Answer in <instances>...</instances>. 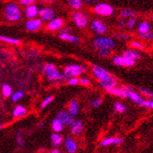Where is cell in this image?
Returning a JSON list of instances; mask_svg holds the SVG:
<instances>
[{
    "label": "cell",
    "mask_w": 153,
    "mask_h": 153,
    "mask_svg": "<svg viewBox=\"0 0 153 153\" xmlns=\"http://www.w3.org/2000/svg\"><path fill=\"white\" fill-rule=\"evenodd\" d=\"M0 41H3V42L13 44V45H19L21 43V41L19 39L10 38V37H7V36H0Z\"/></svg>",
    "instance_id": "cell-30"
},
{
    "label": "cell",
    "mask_w": 153,
    "mask_h": 153,
    "mask_svg": "<svg viewBox=\"0 0 153 153\" xmlns=\"http://www.w3.org/2000/svg\"><path fill=\"white\" fill-rule=\"evenodd\" d=\"M122 55H123V56H125V57H127L129 60L134 61V62H137L138 60H140V58H141L140 52H138L137 51H135V50H133L131 48L130 49H127L126 51H124Z\"/></svg>",
    "instance_id": "cell-19"
},
{
    "label": "cell",
    "mask_w": 153,
    "mask_h": 153,
    "mask_svg": "<svg viewBox=\"0 0 153 153\" xmlns=\"http://www.w3.org/2000/svg\"><path fill=\"white\" fill-rule=\"evenodd\" d=\"M140 38L143 40H147V41H150V40H153V31H149L144 35H140Z\"/></svg>",
    "instance_id": "cell-42"
},
{
    "label": "cell",
    "mask_w": 153,
    "mask_h": 153,
    "mask_svg": "<svg viewBox=\"0 0 153 153\" xmlns=\"http://www.w3.org/2000/svg\"><path fill=\"white\" fill-rule=\"evenodd\" d=\"M119 15H120L121 19H126L137 18V12L135 11L134 9H130V8H123V9L120 10Z\"/></svg>",
    "instance_id": "cell-25"
},
{
    "label": "cell",
    "mask_w": 153,
    "mask_h": 153,
    "mask_svg": "<svg viewBox=\"0 0 153 153\" xmlns=\"http://www.w3.org/2000/svg\"><path fill=\"white\" fill-rule=\"evenodd\" d=\"M16 142L19 146L20 147H23L25 145V140H24V138H23V134H22V131L21 129H19L16 133Z\"/></svg>",
    "instance_id": "cell-35"
},
{
    "label": "cell",
    "mask_w": 153,
    "mask_h": 153,
    "mask_svg": "<svg viewBox=\"0 0 153 153\" xmlns=\"http://www.w3.org/2000/svg\"><path fill=\"white\" fill-rule=\"evenodd\" d=\"M137 33L140 35H144L149 31H151V25L149 21H146V20H143L140 23H137Z\"/></svg>",
    "instance_id": "cell-21"
},
{
    "label": "cell",
    "mask_w": 153,
    "mask_h": 153,
    "mask_svg": "<svg viewBox=\"0 0 153 153\" xmlns=\"http://www.w3.org/2000/svg\"><path fill=\"white\" fill-rule=\"evenodd\" d=\"M99 85L101 87H103L106 92H108L109 90H112L116 87H117V82L113 78L110 77L109 79L103 81V82H99Z\"/></svg>",
    "instance_id": "cell-20"
},
{
    "label": "cell",
    "mask_w": 153,
    "mask_h": 153,
    "mask_svg": "<svg viewBox=\"0 0 153 153\" xmlns=\"http://www.w3.org/2000/svg\"><path fill=\"white\" fill-rule=\"evenodd\" d=\"M63 125L57 119V118H54L51 121V128L54 131V133H59L62 132L63 130Z\"/></svg>",
    "instance_id": "cell-28"
},
{
    "label": "cell",
    "mask_w": 153,
    "mask_h": 153,
    "mask_svg": "<svg viewBox=\"0 0 153 153\" xmlns=\"http://www.w3.org/2000/svg\"><path fill=\"white\" fill-rule=\"evenodd\" d=\"M115 39L120 40V41H124V42H127V41H129L131 39V36L128 33L126 32H118V33H115L114 35Z\"/></svg>",
    "instance_id": "cell-31"
},
{
    "label": "cell",
    "mask_w": 153,
    "mask_h": 153,
    "mask_svg": "<svg viewBox=\"0 0 153 153\" xmlns=\"http://www.w3.org/2000/svg\"><path fill=\"white\" fill-rule=\"evenodd\" d=\"M112 62L116 66L119 67H133L136 64V62L128 59L123 55H115V56H113Z\"/></svg>",
    "instance_id": "cell-9"
},
{
    "label": "cell",
    "mask_w": 153,
    "mask_h": 153,
    "mask_svg": "<svg viewBox=\"0 0 153 153\" xmlns=\"http://www.w3.org/2000/svg\"><path fill=\"white\" fill-rule=\"evenodd\" d=\"M55 18V11L49 7H45L40 8L39 11V19L41 21H47L50 22L51 20H52Z\"/></svg>",
    "instance_id": "cell-10"
},
{
    "label": "cell",
    "mask_w": 153,
    "mask_h": 153,
    "mask_svg": "<svg viewBox=\"0 0 153 153\" xmlns=\"http://www.w3.org/2000/svg\"><path fill=\"white\" fill-rule=\"evenodd\" d=\"M140 106L145 107V108L153 109V101H152V100H149V99H145V98H143L142 102L140 104Z\"/></svg>",
    "instance_id": "cell-39"
},
{
    "label": "cell",
    "mask_w": 153,
    "mask_h": 153,
    "mask_svg": "<svg viewBox=\"0 0 153 153\" xmlns=\"http://www.w3.org/2000/svg\"><path fill=\"white\" fill-rule=\"evenodd\" d=\"M43 22L41 21L39 18L33 19H30L27 20L25 23V27H26V30L27 31H30V32H34L39 30L41 27H42Z\"/></svg>",
    "instance_id": "cell-12"
},
{
    "label": "cell",
    "mask_w": 153,
    "mask_h": 153,
    "mask_svg": "<svg viewBox=\"0 0 153 153\" xmlns=\"http://www.w3.org/2000/svg\"><path fill=\"white\" fill-rule=\"evenodd\" d=\"M53 99H54V97H53L52 95L47 96L46 98L42 101V103H41V108H42V109L46 108V107H47L51 103H52Z\"/></svg>",
    "instance_id": "cell-40"
},
{
    "label": "cell",
    "mask_w": 153,
    "mask_h": 153,
    "mask_svg": "<svg viewBox=\"0 0 153 153\" xmlns=\"http://www.w3.org/2000/svg\"><path fill=\"white\" fill-rule=\"evenodd\" d=\"M151 20H152V22H153V15H152V17H151Z\"/></svg>",
    "instance_id": "cell-50"
},
{
    "label": "cell",
    "mask_w": 153,
    "mask_h": 153,
    "mask_svg": "<svg viewBox=\"0 0 153 153\" xmlns=\"http://www.w3.org/2000/svg\"><path fill=\"white\" fill-rule=\"evenodd\" d=\"M63 142H64L65 149L68 153H75L77 151V149H78L77 142L74 140H73L72 137H67L63 140Z\"/></svg>",
    "instance_id": "cell-17"
},
{
    "label": "cell",
    "mask_w": 153,
    "mask_h": 153,
    "mask_svg": "<svg viewBox=\"0 0 153 153\" xmlns=\"http://www.w3.org/2000/svg\"><path fill=\"white\" fill-rule=\"evenodd\" d=\"M79 83H81L82 85H85V86H88L91 85V80L87 77H82L79 79Z\"/></svg>",
    "instance_id": "cell-43"
},
{
    "label": "cell",
    "mask_w": 153,
    "mask_h": 153,
    "mask_svg": "<svg viewBox=\"0 0 153 153\" xmlns=\"http://www.w3.org/2000/svg\"><path fill=\"white\" fill-rule=\"evenodd\" d=\"M39 153H45V152H39Z\"/></svg>",
    "instance_id": "cell-52"
},
{
    "label": "cell",
    "mask_w": 153,
    "mask_h": 153,
    "mask_svg": "<svg viewBox=\"0 0 153 153\" xmlns=\"http://www.w3.org/2000/svg\"><path fill=\"white\" fill-rule=\"evenodd\" d=\"M86 71V67L81 65V64H70L67 65L64 70H63V74L68 78H77L79 75L83 74Z\"/></svg>",
    "instance_id": "cell-4"
},
{
    "label": "cell",
    "mask_w": 153,
    "mask_h": 153,
    "mask_svg": "<svg viewBox=\"0 0 153 153\" xmlns=\"http://www.w3.org/2000/svg\"><path fill=\"white\" fill-rule=\"evenodd\" d=\"M108 93L112 95L121 97V98H127V90L125 85L121 87H116L112 90H109Z\"/></svg>",
    "instance_id": "cell-23"
},
{
    "label": "cell",
    "mask_w": 153,
    "mask_h": 153,
    "mask_svg": "<svg viewBox=\"0 0 153 153\" xmlns=\"http://www.w3.org/2000/svg\"><path fill=\"white\" fill-rule=\"evenodd\" d=\"M130 47L131 49L133 50H140V51H144L145 50V46L142 42H140V40H137V39H134V40H131L130 41Z\"/></svg>",
    "instance_id": "cell-33"
},
{
    "label": "cell",
    "mask_w": 153,
    "mask_h": 153,
    "mask_svg": "<svg viewBox=\"0 0 153 153\" xmlns=\"http://www.w3.org/2000/svg\"><path fill=\"white\" fill-rule=\"evenodd\" d=\"M2 128V126H1V125H0V129H1Z\"/></svg>",
    "instance_id": "cell-51"
},
{
    "label": "cell",
    "mask_w": 153,
    "mask_h": 153,
    "mask_svg": "<svg viewBox=\"0 0 153 153\" xmlns=\"http://www.w3.org/2000/svg\"><path fill=\"white\" fill-rule=\"evenodd\" d=\"M71 131L73 135H81L83 131V122L81 120H75L74 125L71 127Z\"/></svg>",
    "instance_id": "cell-24"
},
{
    "label": "cell",
    "mask_w": 153,
    "mask_h": 153,
    "mask_svg": "<svg viewBox=\"0 0 153 153\" xmlns=\"http://www.w3.org/2000/svg\"><path fill=\"white\" fill-rule=\"evenodd\" d=\"M50 153H61V150H60L58 148H55V149H51V150L50 151Z\"/></svg>",
    "instance_id": "cell-48"
},
{
    "label": "cell",
    "mask_w": 153,
    "mask_h": 153,
    "mask_svg": "<svg viewBox=\"0 0 153 153\" xmlns=\"http://www.w3.org/2000/svg\"><path fill=\"white\" fill-rule=\"evenodd\" d=\"M94 12L96 15H98L100 17L103 18H107L112 16L114 12H115V8L112 5H110L108 3H97L94 7Z\"/></svg>",
    "instance_id": "cell-5"
},
{
    "label": "cell",
    "mask_w": 153,
    "mask_h": 153,
    "mask_svg": "<svg viewBox=\"0 0 153 153\" xmlns=\"http://www.w3.org/2000/svg\"><path fill=\"white\" fill-rule=\"evenodd\" d=\"M36 1L35 0H20L19 1V4L22 5V6H26V7H29L30 5H33L35 4Z\"/></svg>",
    "instance_id": "cell-44"
},
{
    "label": "cell",
    "mask_w": 153,
    "mask_h": 153,
    "mask_svg": "<svg viewBox=\"0 0 153 153\" xmlns=\"http://www.w3.org/2000/svg\"><path fill=\"white\" fill-rule=\"evenodd\" d=\"M5 18L7 21L18 22L22 19V11L19 7V5L16 2H9L6 5L5 7Z\"/></svg>",
    "instance_id": "cell-1"
},
{
    "label": "cell",
    "mask_w": 153,
    "mask_h": 153,
    "mask_svg": "<svg viewBox=\"0 0 153 153\" xmlns=\"http://www.w3.org/2000/svg\"><path fill=\"white\" fill-rule=\"evenodd\" d=\"M72 19L80 30L85 29L89 23V19L87 15L82 11H74L72 14Z\"/></svg>",
    "instance_id": "cell-6"
},
{
    "label": "cell",
    "mask_w": 153,
    "mask_h": 153,
    "mask_svg": "<svg viewBox=\"0 0 153 153\" xmlns=\"http://www.w3.org/2000/svg\"><path fill=\"white\" fill-rule=\"evenodd\" d=\"M64 26V21L61 18H54L52 20L48 22L47 24V29L50 31H56L60 30L62 29V27Z\"/></svg>",
    "instance_id": "cell-15"
},
{
    "label": "cell",
    "mask_w": 153,
    "mask_h": 153,
    "mask_svg": "<svg viewBox=\"0 0 153 153\" xmlns=\"http://www.w3.org/2000/svg\"><path fill=\"white\" fill-rule=\"evenodd\" d=\"M126 90H127V98L132 100L137 105H140V104L143 100V97L141 96V94H140L137 92H136L130 86H126Z\"/></svg>",
    "instance_id": "cell-14"
},
{
    "label": "cell",
    "mask_w": 153,
    "mask_h": 153,
    "mask_svg": "<svg viewBox=\"0 0 153 153\" xmlns=\"http://www.w3.org/2000/svg\"><path fill=\"white\" fill-rule=\"evenodd\" d=\"M27 114V108L23 105H17L13 110L12 116L15 118H19V117H22Z\"/></svg>",
    "instance_id": "cell-27"
},
{
    "label": "cell",
    "mask_w": 153,
    "mask_h": 153,
    "mask_svg": "<svg viewBox=\"0 0 153 153\" xmlns=\"http://www.w3.org/2000/svg\"><path fill=\"white\" fill-rule=\"evenodd\" d=\"M39 8L38 7V6L36 4H33L29 7H26L24 10V15L29 20L33 19L39 16Z\"/></svg>",
    "instance_id": "cell-16"
},
{
    "label": "cell",
    "mask_w": 153,
    "mask_h": 153,
    "mask_svg": "<svg viewBox=\"0 0 153 153\" xmlns=\"http://www.w3.org/2000/svg\"><path fill=\"white\" fill-rule=\"evenodd\" d=\"M124 138L122 137H108L101 140L100 145L102 147H109L111 145L119 146L123 143Z\"/></svg>",
    "instance_id": "cell-13"
},
{
    "label": "cell",
    "mask_w": 153,
    "mask_h": 153,
    "mask_svg": "<svg viewBox=\"0 0 153 153\" xmlns=\"http://www.w3.org/2000/svg\"><path fill=\"white\" fill-rule=\"evenodd\" d=\"M67 83L69 85H73V86L77 85L79 83V78H70V79H68Z\"/></svg>",
    "instance_id": "cell-45"
},
{
    "label": "cell",
    "mask_w": 153,
    "mask_h": 153,
    "mask_svg": "<svg viewBox=\"0 0 153 153\" xmlns=\"http://www.w3.org/2000/svg\"><path fill=\"white\" fill-rule=\"evenodd\" d=\"M23 96H24V91L23 90H19V91H17V92L12 94L11 100L13 102H18V101H19L22 98Z\"/></svg>",
    "instance_id": "cell-36"
},
{
    "label": "cell",
    "mask_w": 153,
    "mask_h": 153,
    "mask_svg": "<svg viewBox=\"0 0 153 153\" xmlns=\"http://www.w3.org/2000/svg\"><path fill=\"white\" fill-rule=\"evenodd\" d=\"M137 18H131V19H128V20L127 21L126 29L128 30L132 31L135 29H137Z\"/></svg>",
    "instance_id": "cell-32"
},
{
    "label": "cell",
    "mask_w": 153,
    "mask_h": 153,
    "mask_svg": "<svg viewBox=\"0 0 153 153\" xmlns=\"http://www.w3.org/2000/svg\"><path fill=\"white\" fill-rule=\"evenodd\" d=\"M38 127H39V128H43V123H40V124H39V125H38Z\"/></svg>",
    "instance_id": "cell-49"
},
{
    "label": "cell",
    "mask_w": 153,
    "mask_h": 153,
    "mask_svg": "<svg viewBox=\"0 0 153 153\" xmlns=\"http://www.w3.org/2000/svg\"><path fill=\"white\" fill-rule=\"evenodd\" d=\"M12 94H13V89H12L11 85H7V83H6V85H4L2 86V94H3L4 97L8 98V97H11Z\"/></svg>",
    "instance_id": "cell-34"
},
{
    "label": "cell",
    "mask_w": 153,
    "mask_h": 153,
    "mask_svg": "<svg viewBox=\"0 0 153 153\" xmlns=\"http://www.w3.org/2000/svg\"><path fill=\"white\" fill-rule=\"evenodd\" d=\"M126 24H127V21L123 19H120L118 21H117V27L121 30H125L126 29Z\"/></svg>",
    "instance_id": "cell-47"
},
{
    "label": "cell",
    "mask_w": 153,
    "mask_h": 153,
    "mask_svg": "<svg viewBox=\"0 0 153 153\" xmlns=\"http://www.w3.org/2000/svg\"><path fill=\"white\" fill-rule=\"evenodd\" d=\"M114 107H115V110L118 113H125L127 111V109H128V107L126 105H123L120 102H116L114 104Z\"/></svg>",
    "instance_id": "cell-37"
},
{
    "label": "cell",
    "mask_w": 153,
    "mask_h": 153,
    "mask_svg": "<svg viewBox=\"0 0 153 153\" xmlns=\"http://www.w3.org/2000/svg\"><path fill=\"white\" fill-rule=\"evenodd\" d=\"M98 51V54L100 55L101 57L103 58H107L110 56V53L111 51H105V50H99V51Z\"/></svg>",
    "instance_id": "cell-46"
},
{
    "label": "cell",
    "mask_w": 153,
    "mask_h": 153,
    "mask_svg": "<svg viewBox=\"0 0 153 153\" xmlns=\"http://www.w3.org/2000/svg\"><path fill=\"white\" fill-rule=\"evenodd\" d=\"M56 118L63 125V126H68V127H70V128L73 126L74 121H75L74 118L70 117V115L68 114L67 111H63V110L60 111V112L58 113V115H57Z\"/></svg>",
    "instance_id": "cell-11"
},
{
    "label": "cell",
    "mask_w": 153,
    "mask_h": 153,
    "mask_svg": "<svg viewBox=\"0 0 153 153\" xmlns=\"http://www.w3.org/2000/svg\"><path fill=\"white\" fill-rule=\"evenodd\" d=\"M101 104H102V98H100V97H97V98L92 99L89 102V105L92 107H98V106L101 105Z\"/></svg>",
    "instance_id": "cell-41"
},
{
    "label": "cell",
    "mask_w": 153,
    "mask_h": 153,
    "mask_svg": "<svg viewBox=\"0 0 153 153\" xmlns=\"http://www.w3.org/2000/svg\"><path fill=\"white\" fill-rule=\"evenodd\" d=\"M67 4L69 7L76 11H80V9L83 7V2L81 0H68Z\"/></svg>",
    "instance_id": "cell-29"
},
{
    "label": "cell",
    "mask_w": 153,
    "mask_h": 153,
    "mask_svg": "<svg viewBox=\"0 0 153 153\" xmlns=\"http://www.w3.org/2000/svg\"><path fill=\"white\" fill-rule=\"evenodd\" d=\"M42 73L44 74L45 77L50 82H56V81H66L68 78L61 73L58 68L52 63H47L42 68Z\"/></svg>",
    "instance_id": "cell-2"
},
{
    "label": "cell",
    "mask_w": 153,
    "mask_h": 153,
    "mask_svg": "<svg viewBox=\"0 0 153 153\" xmlns=\"http://www.w3.org/2000/svg\"><path fill=\"white\" fill-rule=\"evenodd\" d=\"M90 29L91 30L96 34V35H105L107 32V26L105 22H103L101 19H94L91 21L90 23Z\"/></svg>",
    "instance_id": "cell-7"
},
{
    "label": "cell",
    "mask_w": 153,
    "mask_h": 153,
    "mask_svg": "<svg viewBox=\"0 0 153 153\" xmlns=\"http://www.w3.org/2000/svg\"><path fill=\"white\" fill-rule=\"evenodd\" d=\"M59 38L62 40H66V41H70L72 43H79L80 42V39L75 36V35H73L71 33H69V30L66 29L64 30H62L60 35H59Z\"/></svg>",
    "instance_id": "cell-18"
},
{
    "label": "cell",
    "mask_w": 153,
    "mask_h": 153,
    "mask_svg": "<svg viewBox=\"0 0 153 153\" xmlns=\"http://www.w3.org/2000/svg\"><path fill=\"white\" fill-rule=\"evenodd\" d=\"M79 104L76 100H72L71 103L68 105V114L70 115L71 117L74 118L75 117H77L78 113H79Z\"/></svg>",
    "instance_id": "cell-22"
},
{
    "label": "cell",
    "mask_w": 153,
    "mask_h": 153,
    "mask_svg": "<svg viewBox=\"0 0 153 153\" xmlns=\"http://www.w3.org/2000/svg\"><path fill=\"white\" fill-rule=\"evenodd\" d=\"M140 94H142L145 96H147L149 100L153 101V92L152 91H150V90H149L147 88H144V87H140Z\"/></svg>",
    "instance_id": "cell-38"
},
{
    "label": "cell",
    "mask_w": 153,
    "mask_h": 153,
    "mask_svg": "<svg viewBox=\"0 0 153 153\" xmlns=\"http://www.w3.org/2000/svg\"><path fill=\"white\" fill-rule=\"evenodd\" d=\"M93 45L97 50H105L108 51H113L116 48V40L113 38L106 36H98L94 39Z\"/></svg>",
    "instance_id": "cell-3"
},
{
    "label": "cell",
    "mask_w": 153,
    "mask_h": 153,
    "mask_svg": "<svg viewBox=\"0 0 153 153\" xmlns=\"http://www.w3.org/2000/svg\"><path fill=\"white\" fill-rule=\"evenodd\" d=\"M92 73L94 76L98 80V82H103V81L109 79L110 77H112L107 70H105V68L98 66V65H94L92 67Z\"/></svg>",
    "instance_id": "cell-8"
},
{
    "label": "cell",
    "mask_w": 153,
    "mask_h": 153,
    "mask_svg": "<svg viewBox=\"0 0 153 153\" xmlns=\"http://www.w3.org/2000/svg\"><path fill=\"white\" fill-rule=\"evenodd\" d=\"M51 142L53 147L57 148L63 142V137L59 133H53L51 135Z\"/></svg>",
    "instance_id": "cell-26"
}]
</instances>
